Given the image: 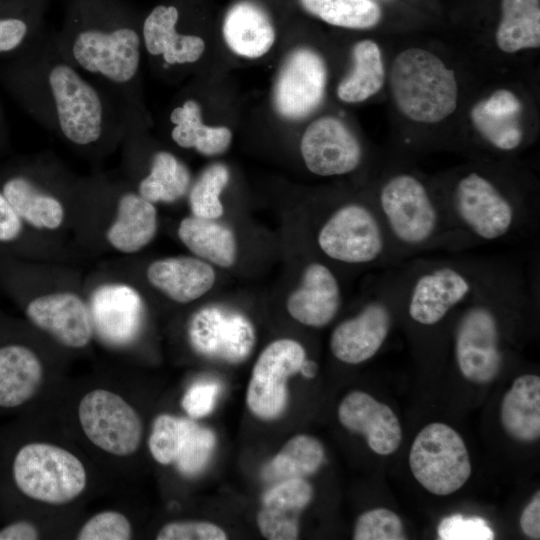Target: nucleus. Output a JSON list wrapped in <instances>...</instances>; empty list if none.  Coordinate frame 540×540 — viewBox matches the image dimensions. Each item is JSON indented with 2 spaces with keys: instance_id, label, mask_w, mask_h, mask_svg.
I'll list each match as a JSON object with an SVG mask.
<instances>
[{
  "instance_id": "f257e3e1",
  "label": "nucleus",
  "mask_w": 540,
  "mask_h": 540,
  "mask_svg": "<svg viewBox=\"0 0 540 540\" xmlns=\"http://www.w3.org/2000/svg\"><path fill=\"white\" fill-rule=\"evenodd\" d=\"M0 81L38 124L73 146L123 138L127 108L72 65L54 35L4 61Z\"/></svg>"
},
{
  "instance_id": "f03ea898",
  "label": "nucleus",
  "mask_w": 540,
  "mask_h": 540,
  "mask_svg": "<svg viewBox=\"0 0 540 540\" xmlns=\"http://www.w3.org/2000/svg\"><path fill=\"white\" fill-rule=\"evenodd\" d=\"M54 39L72 65L140 114L142 34L124 9L102 0H77Z\"/></svg>"
},
{
  "instance_id": "7ed1b4c3",
  "label": "nucleus",
  "mask_w": 540,
  "mask_h": 540,
  "mask_svg": "<svg viewBox=\"0 0 540 540\" xmlns=\"http://www.w3.org/2000/svg\"><path fill=\"white\" fill-rule=\"evenodd\" d=\"M373 204L401 263L436 252L466 251L441 197L415 174H392L379 187Z\"/></svg>"
},
{
  "instance_id": "20e7f679",
  "label": "nucleus",
  "mask_w": 540,
  "mask_h": 540,
  "mask_svg": "<svg viewBox=\"0 0 540 540\" xmlns=\"http://www.w3.org/2000/svg\"><path fill=\"white\" fill-rule=\"evenodd\" d=\"M440 197L465 250L517 243L534 236L539 229L536 203L516 198L476 170L463 174L449 194Z\"/></svg>"
},
{
  "instance_id": "39448f33",
  "label": "nucleus",
  "mask_w": 540,
  "mask_h": 540,
  "mask_svg": "<svg viewBox=\"0 0 540 540\" xmlns=\"http://www.w3.org/2000/svg\"><path fill=\"white\" fill-rule=\"evenodd\" d=\"M406 262V261H405ZM405 262L380 269L369 298L358 312L341 321L332 331L329 347L333 356L356 365L373 358L386 342L401 311L405 286Z\"/></svg>"
},
{
  "instance_id": "423d86ee",
  "label": "nucleus",
  "mask_w": 540,
  "mask_h": 540,
  "mask_svg": "<svg viewBox=\"0 0 540 540\" xmlns=\"http://www.w3.org/2000/svg\"><path fill=\"white\" fill-rule=\"evenodd\" d=\"M390 87L395 104L412 121L437 123L457 107L454 71L432 52L409 48L394 59Z\"/></svg>"
},
{
  "instance_id": "0eeeda50",
  "label": "nucleus",
  "mask_w": 540,
  "mask_h": 540,
  "mask_svg": "<svg viewBox=\"0 0 540 540\" xmlns=\"http://www.w3.org/2000/svg\"><path fill=\"white\" fill-rule=\"evenodd\" d=\"M317 244L328 259L346 265L380 270L401 264L373 203L337 207L320 226Z\"/></svg>"
},
{
  "instance_id": "6e6552de",
  "label": "nucleus",
  "mask_w": 540,
  "mask_h": 540,
  "mask_svg": "<svg viewBox=\"0 0 540 540\" xmlns=\"http://www.w3.org/2000/svg\"><path fill=\"white\" fill-rule=\"evenodd\" d=\"M14 480L27 497L51 505L76 499L86 488L84 465L70 451L49 443H29L16 454Z\"/></svg>"
},
{
  "instance_id": "1a4fd4ad",
  "label": "nucleus",
  "mask_w": 540,
  "mask_h": 540,
  "mask_svg": "<svg viewBox=\"0 0 540 540\" xmlns=\"http://www.w3.org/2000/svg\"><path fill=\"white\" fill-rule=\"evenodd\" d=\"M409 466L416 481L438 496L458 491L472 472L463 438L441 422L430 423L418 432L410 448Z\"/></svg>"
},
{
  "instance_id": "9d476101",
  "label": "nucleus",
  "mask_w": 540,
  "mask_h": 540,
  "mask_svg": "<svg viewBox=\"0 0 540 540\" xmlns=\"http://www.w3.org/2000/svg\"><path fill=\"white\" fill-rule=\"evenodd\" d=\"M78 418L87 438L107 453L128 456L140 445L143 428L138 413L112 391L94 389L84 395Z\"/></svg>"
},
{
  "instance_id": "9b49d317",
  "label": "nucleus",
  "mask_w": 540,
  "mask_h": 540,
  "mask_svg": "<svg viewBox=\"0 0 540 540\" xmlns=\"http://www.w3.org/2000/svg\"><path fill=\"white\" fill-rule=\"evenodd\" d=\"M306 359L304 347L293 339L268 344L254 364L246 401L251 412L264 420L279 417L287 405V380L300 371Z\"/></svg>"
},
{
  "instance_id": "f8f14e48",
  "label": "nucleus",
  "mask_w": 540,
  "mask_h": 540,
  "mask_svg": "<svg viewBox=\"0 0 540 540\" xmlns=\"http://www.w3.org/2000/svg\"><path fill=\"white\" fill-rule=\"evenodd\" d=\"M188 337L198 353L238 363L252 351L255 330L243 314L213 305L193 314L188 325Z\"/></svg>"
},
{
  "instance_id": "ddd939ff",
  "label": "nucleus",
  "mask_w": 540,
  "mask_h": 540,
  "mask_svg": "<svg viewBox=\"0 0 540 540\" xmlns=\"http://www.w3.org/2000/svg\"><path fill=\"white\" fill-rule=\"evenodd\" d=\"M326 82L327 69L319 54L308 48L292 51L275 83L276 110L286 119L305 118L322 102Z\"/></svg>"
},
{
  "instance_id": "4468645a",
  "label": "nucleus",
  "mask_w": 540,
  "mask_h": 540,
  "mask_svg": "<svg viewBox=\"0 0 540 540\" xmlns=\"http://www.w3.org/2000/svg\"><path fill=\"white\" fill-rule=\"evenodd\" d=\"M306 167L318 176H339L353 172L362 161V147L339 119L322 117L312 122L301 139Z\"/></svg>"
},
{
  "instance_id": "2eb2a0df",
  "label": "nucleus",
  "mask_w": 540,
  "mask_h": 540,
  "mask_svg": "<svg viewBox=\"0 0 540 540\" xmlns=\"http://www.w3.org/2000/svg\"><path fill=\"white\" fill-rule=\"evenodd\" d=\"M28 319L69 348H83L91 340L93 322L89 307L72 292L36 297L26 307Z\"/></svg>"
},
{
  "instance_id": "dca6fc26",
  "label": "nucleus",
  "mask_w": 540,
  "mask_h": 540,
  "mask_svg": "<svg viewBox=\"0 0 540 540\" xmlns=\"http://www.w3.org/2000/svg\"><path fill=\"white\" fill-rule=\"evenodd\" d=\"M343 427L365 436L369 448L378 455L394 453L402 441V428L394 411L363 391H352L338 407Z\"/></svg>"
},
{
  "instance_id": "f3484780",
  "label": "nucleus",
  "mask_w": 540,
  "mask_h": 540,
  "mask_svg": "<svg viewBox=\"0 0 540 540\" xmlns=\"http://www.w3.org/2000/svg\"><path fill=\"white\" fill-rule=\"evenodd\" d=\"M179 15L175 5L160 4L150 11L141 25L143 49L165 68L191 65L205 50V42L200 36L177 32Z\"/></svg>"
},
{
  "instance_id": "a211bd4d",
  "label": "nucleus",
  "mask_w": 540,
  "mask_h": 540,
  "mask_svg": "<svg viewBox=\"0 0 540 540\" xmlns=\"http://www.w3.org/2000/svg\"><path fill=\"white\" fill-rule=\"evenodd\" d=\"M143 300L133 287L105 284L93 292L90 313L93 327L103 339L113 344L131 341L139 331L143 316Z\"/></svg>"
},
{
  "instance_id": "6ab92c4d",
  "label": "nucleus",
  "mask_w": 540,
  "mask_h": 540,
  "mask_svg": "<svg viewBox=\"0 0 540 540\" xmlns=\"http://www.w3.org/2000/svg\"><path fill=\"white\" fill-rule=\"evenodd\" d=\"M342 304L341 286L335 273L314 261L304 269L300 286L287 299V310L299 323L322 328L338 314Z\"/></svg>"
},
{
  "instance_id": "aec40b11",
  "label": "nucleus",
  "mask_w": 540,
  "mask_h": 540,
  "mask_svg": "<svg viewBox=\"0 0 540 540\" xmlns=\"http://www.w3.org/2000/svg\"><path fill=\"white\" fill-rule=\"evenodd\" d=\"M313 488L303 478L279 481L263 496L256 520L261 534L268 540L298 538V515L312 500Z\"/></svg>"
},
{
  "instance_id": "412c9836",
  "label": "nucleus",
  "mask_w": 540,
  "mask_h": 540,
  "mask_svg": "<svg viewBox=\"0 0 540 540\" xmlns=\"http://www.w3.org/2000/svg\"><path fill=\"white\" fill-rule=\"evenodd\" d=\"M149 283L177 303H189L207 293L216 274L210 264L190 256H177L152 262L146 271Z\"/></svg>"
},
{
  "instance_id": "4be33fe9",
  "label": "nucleus",
  "mask_w": 540,
  "mask_h": 540,
  "mask_svg": "<svg viewBox=\"0 0 540 540\" xmlns=\"http://www.w3.org/2000/svg\"><path fill=\"white\" fill-rule=\"evenodd\" d=\"M521 109V102L513 92L500 89L473 106L471 120L493 148L510 152L517 149L523 140L519 120Z\"/></svg>"
},
{
  "instance_id": "5701e85b",
  "label": "nucleus",
  "mask_w": 540,
  "mask_h": 540,
  "mask_svg": "<svg viewBox=\"0 0 540 540\" xmlns=\"http://www.w3.org/2000/svg\"><path fill=\"white\" fill-rule=\"evenodd\" d=\"M227 46L237 55L258 58L275 41V30L266 11L258 4L241 1L227 12L223 23Z\"/></svg>"
},
{
  "instance_id": "b1692460",
  "label": "nucleus",
  "mask_w": 540,
  "mask_h": 540,
  "mask_svg": "<svg viewBox=\"0 0 540 540\" xmlns=\"http://www.w3.org/2000/svg\"><path fill=\"white\" fill-rule=\"evenodd\" d=\"M154 204L138 192H124L117 202L116 218L107 230V240L123 253H135L147 246L157 232Z\"/></svg>"
},
{
  "instance_id": "393cba45",
  "label": "nucleus",
  "mask_w": 540,
  "mask_h": 540,
  "mask_svg": "<svg viewBox=\"0 0 540 540\" xmlns=\"http://www.w3.org/2000/svg\"><path fill=\"white\" fill-rule=\"evenodd\" d=\"M500 420L505 432L514 440L535 442L540 437V377L518 376L504 395Z\"/></svg>"
},
{
  "instance_id": "a878e982",
  "label": "nucleus",
  "mask_w": 540,
  "mask_h": 540,
  "mask_svg": "<svg viewBox=\"0 0 540 540\" xmlns=\"http://www.w3.org/2000/svg\"><path fill=\"white\" fill-rule=\"evenodd\" d=\"M43 380L38 356L23 345L0 348V406L17 407L30 400Z\"/></svg>"
},
{
  "instance_id": "bb28decb",
  "label": "nucleus",
  "mask_w": 540,
  "mask_h": 540,
  "mask_svg": "<svg viewBox=\"0 0 540 540\" xmlns=\"http://www.w3.org/2000/svg\"><path fill=\"white\" fill-rule=\"evenodd\" d=\"M1 192L18 217L33 227L53 230L62 224V202L35 180L25 175L12 176Z\"/></svg>"
},
{
  "instance_id": "cd10ccee",
  "label": "nucleus",
  "mask_w": 540,
  "mask_h": 540,
  "mask_svg": "<svg viewBox=\"0 0 540 540\" xmlns=\"http://www.w3.org/2000/svg\"><path fill=\"white\" fill-rule=\"evenodd\" d=\"M178 236L192 253L215 265L230 267L236 261L235 235L215 219L185 217L179 224Z\"/></svg>"
},
{
  "instance_id": "c85d7f7f",
  "label": "nucleus",
  "mask_w": 540,
  "mask_h": 540,
  "mask_svg": "<svg viewBox=\"0 0 540 540\" xmlns=\"http://www.w3.org/2000/svg\"><path fill=\"white\" fill-rule=\"evenodd\" d=\"M171 138L182 148H193L207 156L225 152L232 134L227 127H211L203 123L201 107L194 99H186L170 113Z\"/></svg>"
},
{
  "instance_id": "c756f323",
  "label": "nucleus",
  "mask_w": 540,
  "mask_h": 540,
  "mask_svg": "<svg viewBox=\"0 0 540 540\" xmlns=\"http://www.w3.org/2000/svg\"><path fill=\"white\" fill-rule=\"evenodd\" d=\"M496 43L506 53L540 46V0H501Z\"/></svg>"
},
{
  "instance_id": "7c9ffc66",
  "label": "nucleus",
  "mask_w": 540,
  "mask_h": 540,
  "mask_svg": "<svg viewBox=\"0 0 540 540\" xmlns=\"http://www.w3.org/2000/svg\"><path fill=\"white\" fill-rule=\"evenodd\" d=\"M188 168L174 154L165 150L155 152L147 174L138 183L137 192L151 203L175 202L190 189Z\"/></svg>"
},
{
  "instance_id": "2f4dec72",
  "label": "nucleus",
  "mask_w": 540,
  "mask_h": 540,
  "mask_svg": "<svg viewBox=\"0 0 540 540\" xmlns=\"http://www.w3.org/2000/svg\"><path fill=\"white\" fill-rule=\"evenodd\" d=\"M352 55L353 70L340 82L337 95L344 102L358 103L381 89L385 70L379 46L372 40L357 42Z\"/></svg>"
},
{
  "instance_id": "473e14b6",
  "label": "nucleus",
  "mask_w": 540,
  "mask_h": 540,
  "mask_svg": "<svg viewBox=\"0 0 540 540\" xmlns=\"http://www.w3.org/2000/svg\"><path fill=\"white\" fill-rule=\"evenodd\" d=\"M325 450L322 443L309 435L289 439L271 460L265 475L271 479L304 478L314 474L322 465Z\"/></svg>"
},
{
  "instance_id": "72a5a7b5",
  "label": "nucleus",
  "mask_w": 540,
  "mask_h": 540,
  "mask_svg": "<svg viewBox=\"0 0 540 540\" xmlns=\"http://www.w3.org/2000/svg\"><path fill=\"white\" fill-rule=\"evenodd\" d=\"M303 8L324 22L343 28L368 29L382 18L374 0H300Z\"/></svg>"
},
{
  "instance_id": "f704fd0d",
  "label": "nucleus",
  "mask_w": 540,
  "mask_h": 540,
  "mask_svg": "<svg viewBox=\"0 0 540 540\" xmlns=\"http://www.w3.org/2000/svg\"><path fill=\"white\" fill-rule=\"evenodd\" d=\"M229 181V171L223 164L207 167L189 192L190 208L194 216L217 219L223 212L220 194Z\"/></svg>"
},
{
  "instance_id": "c9c22d12",
  "label": "nucleus",
  "mask_w": 540,
  "mask_h": 540,
  "mask_svg": "<svg viewBox=\"0 0 540 540\" xmlns=\"http://www.w3.org/2000/svg\"><path fill=\"white\" fill-rule=\"evenodd\" d=\"M45 34L39 14L0 16V60L7 61L17 57Z\"/></svg>"
},
{
  "instance_id": "e433bc0d",
  "label": "nucleus",
  "mask_w": 540,
  "mask_h": 540,
  "mask_svg": "<svg viewBox=\"0 0 540 540\" xmlns=\"http://www.w3.org/2000/svg\"><path fill=\"white\" fill-rule=\"evenodd\" d=\"M215 446L214 433L192 420L183 419L182 438L176 459L181 473L192 476L207 464Z\"/></svg>"
},
{
  "instance_id": "4c0bfd02",
  "label": "nucleus",
  "mask_w": 540,
  "mask_h": 540,
  "mask_svg": "<svg viewBox=\"0 0 540 540\" xmlns=\"http://www.w3.org/2000/svg\"><path fill=\"white\" fill-rule=\"evenodd\" d=\"M400 517L387 508H375L362 513L355 524L354 540L406 539Z\"/></svg>"
},
{
  "instance_id": "58836bf2",
  "label": "nucleus",
  "mask_w": 540,
  "mask_h": 540,
  "mask_svg": "<svg viewBox=\"0 0 540 540\" xmlns=\"http://www.w3.org/2000/svg\"><path fill=\"white\" fill-rule=\"evenodd\" d=\"M183 419L158 415L152 425L148 446L152 457L162 465L176 461L182 438Z\"/></svg>"
},
{
  "instance_id": "ea45409f",
  "label": "nucleus",
  "mask_w": 540,
  "mask_h": 540,
  "mask_svg": "<svg viewBox=\"0 0 540 540\" xmlns=\"http://www.w3.org/2000/svg\"><path fill=\"white\" fill-rule=\"evenodd\" d=\"M132 527L125 515L103 511L92 516L77 534L78 540H128Z\"/></svg>"
},
{
  "instance_id": "a19ab883",
  "label": "nucleus",
  "mask_w": 540,
  "mask_h": 540,
  "mask_svg": "<svg viewBox=\"0 0 540 540\" xmlns=\"http://www.w3.org/2000/svg\"><path fill=\"white\" fill-rule=\"evenodd\" d=\"M437 532L441 540H492L495 537L485 519L461 514L443 518Z\"/></svg>"
},
{
  "instance_id": "79ce46f5",
  "label": "nucleus",
  "mask_w": 540,
  "mask_h": 540,
  "mask_svg": "<svg viewBox=\"0 0 540 540\" xmlns=\"http://www.w3.org/2000/svg\"><path fill=\"white\" fill-rule=\"evenodd\" d=\"M157 540H225V531L210 522L182 521L164 525L156 536Z\"/></svg>"
},
{
  "instance_id": "37998d69",
  "label": "nucleus",
  "mask_w": 540,
  "mask_h": 540,
  "mask_svg": "<svg viewBox=\"0 0 540 540\" xmlns=\"http://www.w3.org/2000/svg\"><path fill=\"white\" fill-rule=\"evenodd\" d=\"M219 390L215 382L195 383L184 394L181 405L189 416L204 417L213 410Z\"/></svg>"
},
{
  "instance_id": "c03bdc74",
  "label": "nucleus",
  "mask_w": 540,
  "mask_h": 540,
  "mask_svg": "<svg viewBox=\"0 0 540 540\" xmlns=\"http://www.w3.org/2000/svg\"><path fill=\"white\" fill-rule=\"evenodd\" d=\"M22 231V220L14 212L2 192H0V241L15 240Z\"/></svg>"
},
{
  "instance_id": "a18cd8bd",
  "label": "nucleus",
  "mask_w": 540,
  "mask_h": 540,
  "mask_svg": "<svg viewBox=\"0 0 540 540\" xmlns=\"http://www.w3.org/2000/svg\"><path fill=\"white\" fill-rule=\"evenodd\" d=\"M522 532L531 539L540 538V494L539 491L525 506L520 516Z\"/></svg>"
},
{
  "instance_id": "49530a36",
  "label": "nucleus",
  "mask_w": 540,
  "mask_h": 540,
  "mask_svg": "<svg viewBox=\"0 0 540 540\" xmlns=\"http://www.w3.org/2000/svg\"><path fill=\"white\" fill-rule=\"evenodd\" d=\"M38 529L28 521H18L0 530V540H36Z\"/></svg>"
},
{
  "instance_id": "de8ad7c7",
  "label": "nucleus",
  "mask_w": 540,
  "mask_h": 540,
  "mask_svg": "<svg viewBox=\"0 0 540 540\" xmlns=\"http://www.w3.org/2000/svg\"><path fill=\"white\" fill-rule=\"evenodd\" d=\"M317 370L318 366L314 361L305 359L299 372L307 378H312L316 375Z\"/></svg>"
},
{
  "instance_id": "09e8293b",
  "label": "nucleus",
  "mask_w": 540,
  "mask_h": 540,
  "mask_svg": "<svg viewBox=\"0 0 540 540\" xmlns=\"http://www.w3.org/2000/svg\"><path fill=\"white\" fill-rule=\"evenodd\" d=\"M0 119H1V115H0Z\"/></svg>"
}]
</instances>
